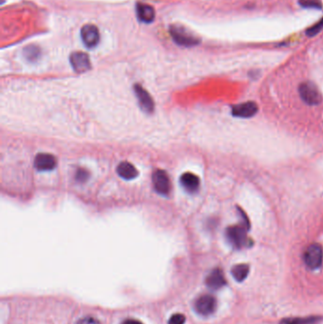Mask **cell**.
<instances>
[{"label":"cell","mask_w":323,"mask_h":324,"mask_svg":"<svg viewBox=\"0 0 323 324\" xmlns=\"http://www.w3.org/2000/svg\"><path fill=\"white\" fill-rule=\"evenodd\" d=\"M227 238L231 245L236 248H242L249 246L251 241L247 237L246 225H236L228 228L226 232Z\"/></svg>","instance_id":"6da1fadb"},{"label":"cell","mask_w":323,"mask_h":324,"mask_svg":"<svg viewBox=\"0 0 323 324\" xmlns=\"http://www.w3.org/2000/svg\"><path fill=\"white\" fill-rule=\"evenodd\" d=\"M171 35L174 39V41L177 45L183 46H196L199 43V40L197 37L193 36L188 31H186L184 28L178 27V26H172L171 27Z\"/></svg>","instance_id":"7a4b0ae2"},{"label":"cell","mask_w":323,"mask_h":324,"mask_svg":"<svg viewBox=\"0 0 323 324\" xmlns=\"http://www.w3.org/2000/svg\"><path fill=\"white\" fill-rule=\"evenodd\" d=\"M300 98L310 105L318 104L321 101V96L317 87L311 82L302 83L299 87Z\"/></svg>","instance_id":"3957f363"},{"label":"cell","mask_w":323,"mask_h":324,"mask_svg":"<svg viewBox=\"0 0 323 324\" xmlns=\"http://www.w3.org/2000/svg\"><path fill=\"white\" fill-rule=\"evenodd\" d=\"M323 260V249L318 244H313L307 247L304 253V262L310 269L318 268Z\"/></svg>","instance_id":"277c9868"},{"label":"cell","mask_w":323,"mask_h":324,"mask_svg":"<svg viewBox=\"0 0 323 324\" xmlns=\"http://www.w3.org/2000/svg\"><path fill=\"white\" fill-rule=\"evenodd\" d=\"M216 298L211 295H202L194 302L195 311L203 316L212 315L216 312Z\"/></svg>","instance_id":"5b68a950"},{"label":"cell","mask_w":323,"mask_h":324,"mask_svg":"<svg viewBox=\"0 0 323 324\" xmlns=\"http://www.w3.org/2000/svg\"><path fill=\"white\" fill-rule=\"evenodd\" d=\"M81 38L85 46L93 48L100 42V31L97 26L93 24H86L81 29Z\"/></svg>","instance_id":"8992f818"},{"label":"cell","mask_w":323,"mask_h":324,"mask_svg":"<svg viewBox=\"0 0 323 324\" xmlns=\"http://www.w3.org/2000/svg\"><path fill=\"white\" fill-rule=\"evenodd\" d=\"M70 62L72 69L77 73H84L91 69L89 56L82 51H75L71 53Z\"/></svg>","instance_id":"52a82bcc"},{"label":"cell","mask_w":323,"mask_h":324,"mask_svg":"<svg viewBox=\"0 0 323 324\" xmlns=\"http://www.w3.org/2000/svg\"><path fill=\"white\" fill-rule=\"evenodd\" d=\"M154 190L162 195H168L171 192V180L167 173L163 170H156L153 175Z\"/></svg>","instance_id":"ba28073f"},{"label":"cell","mask_w":323,"mask_h":324,"mask_svg":"<svg viewBox=\"0 0 323 324\" xmlns=\"http://www.w3.org/2000/svg\"><path fill=\"white\" fill-rule=\"evenodd\" d=\"M57 166V159L53 154L41 153L34 158V167L40 172H48L55 169Z\"/></svg>","instance_id":"9c48e42d"},{"label":"cell","mask_w":323,"mask_h":324,"mask_svg":"<svg viewBox=\"0 0 323 324\" xmlns=\"http://www.w3.org/2000/svg\"><path fill=\"white\" fill-rule=\"evenodd\" d=\"M134 90L136 93V96L139 100V105L147 113H152L154 111V104L152 97L149 95L146 90L141 87V85H135Z\"/></svg>","instance_id":"30bf717a"},{"label":"cell","mask_w":323,"mask_h":324,"mask_svg":"<svg viewBox=\"0 0 323 324\" xmlns=\"http://www.w3.org/2000/svg\"><path fill=\"white\" fill-rule=\"evenodd\" d=\"M258 106L253 101H246L234 105L232 107V115L238 118H251L256 115Z\"/></svg>","instance_id":"8fae6325"},{"label":"cell","mask_w":323,"mask_h":324,"mask_svg":"<svg viewBox=\"0 0 323 324\" xmlns=\"http://www.w3.org/2000/svg\"><path fill=\"white\" fill-rule=\"evenodd\" d=\"M136 12L139 21L142 23H152L155 18V11L154 7L146 3L139 2L136 5Z\"/></svg>","instance_id":"7c38bea8"},{"label":"cell","mask_w":323,"mask_h":324,"mask_svg":"<svg viewBox=\"0 0 323 324\" xmlns=\"http://www.w3.org/2000/svg\"><path fill=\"white\" fill-rule=\"evenodd\" d=\"M206 285L211 290H218L226 285L223 271L219 268L212 270L206 279Z\"/></svg>","instance_id":"4fadbf2b"},{"label":"cell","mask_w":323,"mask_h":324,"mask_svg":"<svg viewBox=\"0 0 323 324\" xmlns=\"http://www.w3.org/2000/svg\"><path fill=\"white\" fill-rule=\"evenodd\" d=\"M180 183L188 193H195L200 186V179L192 173H185L180 178Z\"/></svg>","instance_id":"5bb4252c"},{"label":"cell","mask_w":323,"mask_h":324,"mask_svg":"<svg viewBox=\"0 0 323 324\" xmlns=\"http://www.w3.org/2000/svg\"><path fill=\"white\" fill-rule=\"evenodd\" d=\"M117 173L121 178L125 180H132L137 178L139 175V172L136 169V167L128 161L121 162L117 167Z\"/></svg>","instance_id":"9a60e30c"},{"label":"cell","mask_w":323,"mask_h":324,"mask_svg":"<svg viewBox=\"0 0 323 324\" xmlns=\"http://www.w3.org/2000/svg\"><path fill=\"white\" fill-rule=\"evenodd\" d=\"M231 273L233 278L235 279L237 282H243L249 273V266L246 263L236 264L232 267Z\"/></svg>","instance_id":"2e32d148"},{"label":"cell","mask_w":323,"mask_h":324,"mask_svg":"<svg viewBox=\"0 0 323 324\" xmlns=\"http://www.w3.org/2000/svg\"><path fill=\"white\" fill-rule=\"evenodd\" d=\"M320 321L319 316H308V317H292L285 318L282 324H317Z\"/></svg>","instance_id":"e0dca14e"},{"label":"cell","mask_w":323,"mask_h":324,"mask_svg":"<svg viewBox=\"0 0 323 324\" xmlns=\"http://www.w3.org/2000/svg\"><path fill=\"white\" fill-rule=\"evenodd\" d=\"M25 56L29 61H35L38 59L40 49L36 46H30L25 48Z\"/></svg>","instance_id":"ac0fdd59"},{"label":"cell","mask_w":323,"mask_h":324,"mask_svg":"<svg viewBox=\"0 0 323 324\" xmlns=\"http://www.w3.org/2000/svg\"><path fill=\"white\" fill-rule=\"evenodd\" d=\"M300 4L304 8H321V3L319 0H300Z\"/></svg>","instance_id":"d6986e66"},{"label":"cell","mask_w":323,"mask_h":324,"mask_svg":"<svg viewBox=\"0 0 323 324\" xmlns=\"http://www.w3.org/2000/svg\"><path fill=\"white\" fill-rule=\"evenodd\" d=\"M323 29V19H321L318 23L315 24L313 27H311L310 29H308L306 31V34L308 36H314L315 34H317L319 31H321Z\"/></svg>","instance_id":"ffe728a7"},{"label":"cell","mask_w":323,"mask_h":324,"mask_svg":"<svg viewBox=\"0 0 323 324\" xmlns=\"http://www.w3.org/2000/svg\"><path fill=\"white\" fill-rule=\"evenodd\" d=\"M186 317L182 314H175L170 317L168 324H184Z\"/></svg>","instance_id":"44dd1931"},{"label":"cell","mask_w":323,"mask_h":324,"mask_svg":"<svg viewBox=\"0 0 323 324\" xmlns=\"http://www.w3.org/2000/svg\"><path fill=\"white\" fill-rule=\"evenodd\" d=\"M89 177V174L87 171L84 170V169H79L76 174V179L79 182H85Z\"/></svg>","instance_id":"7402d4cb"},{"label":"cell","mask_w":323,"mask_h":324,"mask_svg":"<svg viewBox=\"0 0 323 324\" xmlns=\"http://www.w3.org/2000/svg\"><path fill=\"white\" fill-rule=\"evenodd\" d=\"M78 324H100V322L93 316H85L78 321Z\"/></svg>","instance_id":"603a6c76"},{"label":"cell","mask_w":323,"mask_h":324,"mask_svg":"<svg viewBox=\"0 0 323 324\" xmlns=\"http://www.w3.org/2000/svg\"><path fill=\"white\" fill-rule=\"evenodd\" d=\"M122 324H143L141 321H139L138 319H134V318H127L123 321Z\"/></svg>","instance_id":"cb8c5ba5"}]
</instances>
